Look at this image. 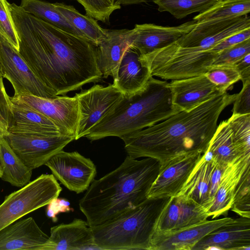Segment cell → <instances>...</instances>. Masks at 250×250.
Instances as JSON below:
<instances>
[{"label":"cell","instance_id":"cell-1","mask_svg":"<svg viewBox=\"0 0 250 250\" xmlns=\"http://www.w3.org/2000/svg\"><path fill=\"white\" fill-rule=\"evenodd\" d=\"M17 34L19 52L34 73L56 95L101 81L97 46L8 4Z\"/></svg>","mask_w":250,"mask_h":250},{"label":"cell","instance_id":"cell-2","mask_svg":"<svg viewBox=\"0 0 250 250\" xmlns=\"http://www.w3.org/2000/svg\"><path fill=\"white\" fill-rule=\"evenodd\" d=\"M237 94L227 91L189 111H181L152 126L121 138L127 155L149 157L160 164L179 154H204L215 132L219 117L232 104Z\"/></svg>","mask_w":250,"mask_h":250},{"label":"cell","instance_id":"cell-3","mask_svg":"<svg viewBox=\"0 0 250 250\" xmlns=\"http://www.w3.org/2000/svg\"><path fill=\"white\" fill-rule=\"evenodd\" d=\"M159 168L153 158L138 160L127 155L117 168L94 180L79 202L89 226L103 224L144 202Z\"/></svg>","mask_w":250,"mask_h":250},{"label":"cell","instance_id":"cell-4","mask_svg":"<svg viewBox=\"0 0 250 250\" xmlns=\"http://www.w3.org/2000/svg\"><path fill=\"white\" fill-rule=\"evenodd\" d=\"M179 111L173 103L168 82L151 76L141 90L124 96L85 137L92 141L110 136L121 138L162 122Z\"/></svg>","mask_w":250,"mask_h":250},{"label":"cell","instance_id":"cell-5","mask_svg":"<svg viewBox=\"0 0 250 250\" xmlns=\"http://www.w3.org/2000/svg\"><path fill=\"white\" fill-rule=\"evenodd\" d=\"M169 198H147L117 217L90 227L95 246L104 250H149L156 222Z\"/></svg>","mask_w":250,"mask_h":250},{"label":"cell","instance_id":"cell-6","mask_svg":"<svg viewBox=\"0 0 250 250\" xmlns=\"http://www.w3.org/2000/svg\"><path fill=\"white\" fill-rule=\"evenodd\" d=\"M62 190L53 174H42L6 196L0 205V230L27 214L48 205Z\"/></svg>","mask_w":250,"mask_h":250},{"label":"cell","instance_id":"cell-7","mask_svg":"<svg viewBox=\"0 0 250 250\" xmlns=\"http://www.w3.org/2000/svg\"><path fill=\"white\" fill-rule=\"evenodd\" d=\"M0 60L2 77L12 84L14 96L23 94L46 98L58 96L34 73L19 51L0 34Z\"/></svg>","mask_w":250,"mask_h":250},{"label":"cell","instance_id":"cell-8","mask_svg":"<svg viewBox=\"0 0 250 250\" xmlns=\"http://www.w3.org/2000/svg\"><path fill=\"white\" fill-rule=\"evenodd\" d=\"M78 101L79 119L75 140L85 137L91 129L110 113L124 97L113 84H94L74 96Z\"/></svg>","mask_w":250,"mask_h":250},{"label":"cell","instance_id":"cell-9","mask_svg":"<svg viewBox=\"0 0 250 250\" xmlns=\"http://www.w3.org/2000/svg\"><path fill=\"white\" fill-rule=\"evenodd\" d=\"M10 147L30 169L38 168L75 140L64 134L8 132L4 137Z\"/></svg>","mask_w":250,"mask_h":250},{"label":"cell","instance_id":"cell-10","mask_svg":"<svg viewBox=\"0 0 250 250\" xmlns=\"http://www.w3.org/2000/svg\"><path fill=\"white\" fill-rule=\"evenodd\" d=\"M69 190L77 193L86 190L96 175V167L77 151H59L44 164Z\"/></svg>","mask_w":250,"mask_h":250},{"label":"cell","instance_id":"cell-11","mask_svg":"<svg viewBox=\"0 0 250 250\" xmlns=\"http://www.w3.org/2000/svg\"><path fill=\"white\" fill-rule=\"evenodd\" d=\"M43 114L66 135L75 136L78 119L79 104L76 98L65 95L46 98L29 94L11 97Z\"/></svg>","mask_w":250,"mask_h":250},{"label":"cell","instance_id":"cell-12","mask_svg":"<svg viewBox=\"0 0 250 250\" xmlns=\"http://www.w3.org/2000/svg\"><path fill=\"white\" fill-rule=\"evenodd\" d=\"M203 154L197 151L182 153L160 164L159 173L149 189L147 198L177 195Z\"/></svg>","mask_w":250,"mask_h":250},{"label":"cell","instance_id":"cell-13","mask_svg":"<svg viewBox=\"0 0 250 250\" xmlns=\"http://www.w3.org/2000/svg\"><path fill=\"white\" fill-rule=\"evenodd\" d=\"M233 219L230 217L207 219L176 230L153 232L149 250H192L194 245L204 236L230 223Z\"/></svg>","mask_w":250,"mask_h":250},{"label":"cell","instance_id":"cell-14","mask_svg":"<svg viewBox=\"0 0 250 250\" xmlns=\"http://www.w3.org/2000/svg\"><path fill=\"white\" fill-rule=\"evenodd\" d=\"M209 218L207 210L191 199L177 194L170 197L161 212L153 232L180 229Z\"/></svg>","mask_w":250,"mask_h":250},{"label":"cell","instance_id":"cell-15","mask_svg":"<svg viewBox=\"0 0 250 250\" xmlns=\"http://www.w3.org/2000/svg\"><path fill=\"white\" fill-rule=\"evenodd\" d=\"M197 23L192 20L175 26L136 24L133 28L134 35L130 47L140 55L150 53L175 42L191 31Z\"/></svg>","mask_w":250,"mask_h":250},{"label":"cell","instance_id":"cell-16","mask_svg":"<svg viewBox=\"0 0 250 250\" xmlns=\"http://www.w3.org/2000/svg\"><path fill=\"white\" fill-rule=\"evenodd\" d=\"M250 167V155H240L228 163L222 173L208 217L216 219L227 214L234 201L238 186L245 171Z\"/></svg>","mask_w":250,"mask_h":250},{"label":"cell","instance_id":"cell-17","mask_svg":"<svg viewBox=\"0 0 250 250\" xmlns=\"http://www.w3.org/2000/svg\"><path fill=\"white\" fill-rule=\"evenodd\" d=\"M250 250V218L240 216L210 232L192 250Z\"/></svg>","mask_w":250,"mask_h":250},{"label":"cell","instance_id":"cell-18","mask_svg":"<svg viewBox=\"0 0 250 250\" xmlns=\"http://www.w3.org/2000/svg\"><path fill=\"white\" fill-rule=\"evenodd\" d=\"M168 85L173 103L180 111L190 110L223 93L204 75L172 80Z\"/></svg>","mask_w":250,"mask_h":250},{"label":"cell","instance_id":"cell-19","mask_svg":"<svg viewBox=\"0 0 250 250\" xmlns=\"http://www.w3.org/2000/svg\"><path fill=\"white\" fill-rule=\"evenodd\" d=\"M48 239L30 217L17 220L0 230V250H42Z\"/></svg>","mask_w":250,"mask_h":250},{"label":"cell","instance_id":"cell-20","mask_svg":"<svg viewBox=\"0 0 250 250\" xmlns=\"http://www.w3.org/2000/svg\"><path fill=\"white\" fill-rule=\"evenodd\" d=\"M134 35L132 29L107 30L106 36L97 46V62L103 77L117 78L121 60L130 46Z\"/></svg>","mask_w":250,"mask_h":250},{"label":"cell","instance_id":"cell-21","mask_svg":"<svg viewBox=\"0 0 250 250\" xmlns=\"http://www.w3.org/2000/svg\"><path fill=\"white\" fill-rule=\"evenodd\" d=\"M98 249L94 242L91 228L86 221L75 219L50 229V235L42 250Z\"/></svg>","mask_w":250,"mask_h":250},{"label":"cell","instance_id":"cell-22","mask_svg":"<svg viewBox=\"0 0 250 250\" xmlns=\"http://www.w3.org/2000/svg\"><path fill=\"white\" fill-rule=\"evenodd\" d=\"M215 166V162L206 151L194 166L178 194L192 199L208 211L212 204L209 193Z\"/></svg>","mask_w":250,"mask_h":250},{"label":"cell","instance_id":"cell-23","mask_svg":"<svg viewBox=\"0 0 250 250\" xmlns=\"http://www.w3.org/2000/svg\"><path fill=\"white\" fill-rule=\"evenodd\" d=\"M140 54L129 47L120 62L117 78L113 84L124 96H129L141 90L151 76L149 70L139 60Z\"/></svg>","mask_w":250,"mask_h":250},{"label":"cell","instance_id":"cell-24","mask_svg":"<svg viewBox=\"0 0 250 250\" xmlns=\"http://www.w3.org/2000/svg\"><path fill=\"white\" fill-rule=\"evenodd\" d=\"M11 101L12 117L8 132L64 134L53 121L43 114L23 103L12 100Z\"/></svg>","mask_w":250,"mask_h":250},{"label":"cell","instance_id":"cell-25","mask_svg":"<svg viewBox=\"0 0 250 250\" xmlns=\"http://www.w3.org/2000/svg\"><path fill=\"white\" fill-rule=\"evenodd\" d=\"M0 178L14 186L21 188L29 182L32 169L16 154L4 137L0 138Z\"/></svg>","mask_w":250,"mask_h":250},{"label":"cell","instance_id":"cell-26","mask_svg":"<svg viewBox=\"0 0 250 250\" xmlns=\"http://www.w3.org/2000/svg\"><path fill=\"white\" fill-rule=\"evenodd\" d=\"M54 4L83 37L91 43L98 46L105 38L107 29L102 28L97 20L82 14L73 6L60 2Z\"/></svg>","mask_w":250,"mask_h":250},{"label":"cell","instance_id":"cell-27","mask_svg":"<svg viewBox=\"0 0 250 250\" xmlns=\"http://www.w3.org/2000/svg\"><path fill=\"white\" fill-rule=\"evenodd\" d=\"M20 6L37 18L83 38L82 34L57 9L54 3L43 0H21Z\"/></svg>","mask_w":250,"mask_h":250},{"label":"cell","instance_id":"cell-28","mask_svg":"<svg viewBox=\"0 0 250 250\" xmlns=\"http://www.w3.org/2000/svg\"><path fill=\"white\" fill-rule=\"evenodd\" d=\"M207 151L217 164L226 166L238 156L227 120L217 125Z\"/></svg>","mask_w":250,"mask_h":250},{"label":"cell","instance_id":"cell-29","mask_svg":"<svg viewBox=\"0 0 250 250\" xmlns=\"http://www.w3.org/2000/svg\"><path fill=\"white\" fill-rule=\"evenodd\" d=\"M250 12V0H218L193 20L197 22L218 21L246 16Z\"/></svg>","mask_w":250,"mask_h":250},{"label":"cell","instance_id":"cell-30","mask_svg":"<svg viewBox=\"0 0 250 250\" xmlns=\"http://www.w3.org/2000/svg\"><path fill=\"white\" fill-rule=\"evenodd\" d=\"M218 0H152L160 12H167L177 19L194 13L203 12Z\"/></svg>","mask_w":250,"mask_h":250},{"label":"cell","instance_id":"cell-31","mask_svg":"<svg viewBox=\"0 0 250 250\" xmlns=\"http://www.w3.org/2000/svg\"><path fill=\"white\" fill-rule=\"evenodd\" d=\"M227 122L238 155H250V114H232Z\"/></svg>","mask_w":250,"mask_h":250},{"label":"cell","instance_id":"cell-32","mask_svg":"<svg viewBox=\"0 0 250 250\" xmlns=\"http://www.w3.org/2000/svg\"><path fill=\"white\" fill-rule=\"evenodd\" d=\"M204 75L222 92L240 80V74L233 64L210 66Z\"/></svg>","mask_w":250,"mask_h":250},{"label":"cell","instance_id":"cell-33","mask_svg":"<svg viewBox=\"0 0 250 250\" xmlns=\"http://www.w3.org/2000/svg\"><path fill=\"white\" fill-rule=\"evenodd\" d=\"M76 0L84 7L86 15L104 23H109L112 13L121 8L118 0Z\"/></svg>","mask_w":250,"mask_h":250},{"label":"cell","instance_id":"cell-34","mask_svg":"<svg viewBox=\"0 0 250 250\" xmlns=\"http://www.w3.org/2000/svg\"><path fill=\"white\" fill-rule=\"evenodd\" d=\"M250 167L245 172L238 186L231 209L240 216L250 218Z\"/></svg>","mask_w":250,"mask_h":250},{"label":"cell","instance_id":"cell-35","mask_svg":"<svg viewBox=\"0 0 250 250\" xmlns=\"http://www.w3.org/2000/svg\"><path fill=\"white\" fill-rule=\"evenodd\" d=\"M8 4L6 0H0V34L19 51L18 38L11 17Z\"/></svg>","mask_w":250,"mask_h":250},{"label":"cell","instance_id":"cell-36","mask_svg":"<svg viewBox=\"0 0 250 250\" xmlns=\"http://www.w3.org/2000/svg\"><path fill=\"white\" fill-rule=\"evenodd\" d=\"M249 53H250V39L218 53L211 66L233 64Z\"/></svg>","mask_w":250,"mask_h":250},{"label":"cell","instance_id":"cell-37","mask_svg":"<svg viewBox=\"0 0 250 250\" xmlns=\"http://www.w3.org/2000/svg\"><path fill=\"white\" fill-rule=\"evenodd\" d=\"M3 79L0 74V138L8 133L12 117V102L6 91Z\"/></svg>","mask_w":250,"mask_h":250},{"label":"cell","instance_id":"cell-38","mask_svg":"<svg viewBox=\"0 0 250 250\" xmlns=\"http://www.w3.org/2000/svg\"><path fill=\"white\" fill-rule=\"evenodd\" d=\"M232 114H250V81L243 84L233 102Z\"/></svg>","mask_w":250,"mask_h":250},{"label":"cell","instance_id":"cell-39","mask_svg":"<svg viewBox=\"0 0 250 250\" xmlns=\"http://www.w3.org/2000/svg\"><path fill=\"white\" fill-rule=\"evenodd\" d=\"M248 39H250V28L239 32L225 38L214 45L211 50L218 53Z\"/></svg>","mask_w":250,"mask_h":250},{"label":"cell","instance_id":"cell-40","mask_svg":"<svg viewBox=\"0 0 250 250\" xmlns=\"http://www.w3.org/2000/svg\"><path fill=\"white\" fill-rule=\"evenodd\" d=\"M240 76L243 84L250 81V53L233 64Z\"/></svg>","mask_w":250,"mask_h":250},{"label":"cell","instance_id":"cell-41","mask_svg":"<svg viewBox=\"0 0 250 250\" xmlns=\"http://www.w3.org/2000/svg\"><path fill=\"white\" fill-rule=\"evenodd\" d=\"M152 0H118L120 5H132L146 2Z\"/></svg>","mask_w":250,"mask_h":250},{"label":"cell","instance_id":"cell-42","mask_svg":"<svg viewBox=\"0 0 250 250\" xmlns=\"http://www.w3.org/2000/svg\"><path fill=\"white\" fill-rule=\"evenodd\" d=\"M0 74L2 76V68H1V65L0 60Z\"/></svg>","mask_w":250,"mask_h":250},{"label":"cell","instance_id":"cell-43","mask_svg":"<svg viewBox=\"0 0 250 250\" xmlns=\"http://www.w3.org/2000/svg\"><path fill=\"white\" fill-rule=\"evenodd\" d=\"M2 175V171L0 167V178L1 177Z\"/></svg>","mask_w":250,"mask_h":250}]
</instances>
